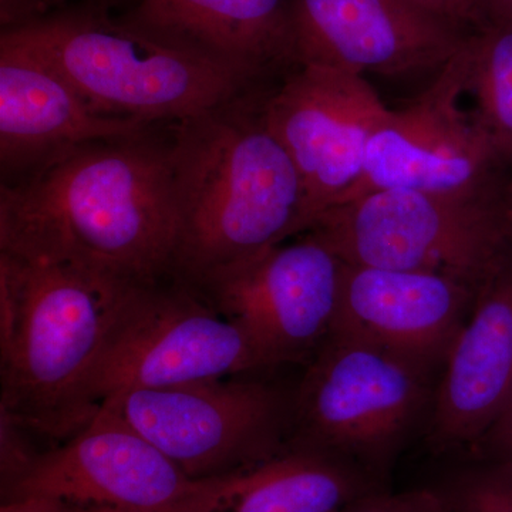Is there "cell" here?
Returning a JSON list of instances; mask_svg holds the SVG:
<instances>
[{
  "mask_svg": "<svg viewBox=\"0 0 512 512\" xmlns=\"http://www.w3.org/2000/svg\"><path fill=\"white\" fill-rule=\"evenodd\" d=\"M170 136L87 144L37 173L0 183V252L67 266L107 285L173 281Z\"/></svg>",
  "mask_w": 512,
  "mask_h": 512,
  "instance_id": "obj_1",
  "label": "cell"
},
{
  "mask_svg": "<svg viewBox=\"0 0 512 512\" xmlns=\"http://www.w3.org/2000/svg\"><path fill=\"white\" fill-rule=\"evenodd\" d=\"M245 94L170 124L177 244L173 281L195 288L308 229L301 177Z\"/></svg>",
  "mask_w": 512,
  "mask_h": 512,
  "instance_id": "obj_2",
  "label": "cell"
},
{
  "mask_svg": "<svg viewBox=\"0 0 512 512\" xmlns=\"http://www.w3.org/2000/svg\"><path fill=\"white\" fill-rule=\"evenodd\" d=\"M128 288L0 252L3 423L63 443L96 417L90 380Z\"/></svg>",
  "mask_w": 512,
  "mask_h": 512,
  "instance_id": "obj_3",
  "label": "cell"
},
{
  "mask_svg": "<svg viewBox=\"0 0 512 512\" xmlns=\"http://www.w3.org/2000/svg\"><path fill=\"white\" fill-rule=\"evenodd\" d=\"M109 8L97 0L63 6L2 30L0 42L55 69L101 113L153 126L268 90L195 47L113 18Z\"/></svg>",
  "mask_w": 512,
  "mask_h": 512,
  "instance_id": "obj_4",
  "label": "cell"
},
{
  "mask_svg": "<svg viewBox=\"0 0 512 512\" xmlns=\"http://www.w3.org/2000/svg\"><path fill=\"white\" fill-rule=\"evenodd\" d=\"M441 369L366 340L330 333L296 384L289 446L319 448L384 483L429 424Z\"/></svg>",
  "mask_w": 512,
  "mask_h": 512,
  "instance_id": "obj_5",
  "label": "cell"
},
{
  "mask_svg": "<svg viewBox=\"0 0 512 512\" xmlns=\"http://www.w3.org/2000/svg\"><path fill=\"white\" fill-rule=\"evenodd\" d=\"M510 188L483 194L367 192L308 231L349 265L440 272L478 286L510 248Z\"/></svg>",
  "mask_w": 512,
  "mask_h": 512,
  "instance_id": "obj_6",
  "label": "cell"
},
{
  "mask_svg": "<svg viewBox=\"0 0 512 512\" xmlns=\"http://www.w3.org/2000/svg\"><path fill=\"white\" fill-rule=\"evenodd\" d=\"M261 375L134 390L100 409L119 414L195 480L237 476L291 443L296 384Z\"/></svg>",
  "mask_w": 512,
  "mask_h": 512,
  "instance_id": "obj_7",
  "label": "cell"
},
{
  "mask_svg": "<svg viewBox=\"0 0 512 512\" xmlns=\"http://www.w3.org/2000/svg\"><path fill=\"white\" fill-rule=\"evenodd\" d=\"M247 332L175 281L134 286L121 295L90 380L96 412L134 390L271 373Z\"/></svg>",
  "mask_w": 512,
  "mask_h": 512,
  "instance_id": "obj_8",
  "label": "cell"
},
{
  "mask_svg": "<svg viewBox=\"0 0 512 512\" xmlns=\"http://www.w3.org/2000/svg\"><path fill=\"white\" fill-rule=\"evenodd\" d=\"M239 476L195 480L119 414L100 409L79 433L33 453L2 480V501L53 498L92 512H222Z\"/></svg>",
  "mask_w": 512,
  "mask_h": 512,
  "instance_id": "obj_9",
  "label": "cell"
},
{
  "mask_svg": "<svg viewBox=\"0 0 512 512\" xmlns=\"http://www.w3.org/2000/svg\"><path fill=\"white\" fill-rule=\"evenodd\" d=\"M463 93L466 69L458 50L429 92L406 110L390 111L370 138L359 180L339 204L379 190L437 194L508 190L510 165L474 117L458 106Z\"/></svg>",
  "mask_w": 512,
  "mask_h": 512,
  "instance_id": "obj_10",
  "label": "cell"
},
{
  "mask_svg": "<svg viewBox=\"0 0 512 512\" xmlns=\"http://www.w3.org/2000/svg\"><path fill=\"white\" fill-rule=\"evenodd\" d=\"M302 235L191 289L241 326L275 369L306 365L338 316L345 262L316 235Z\"/></svg>",
  "mask_w": 512,
  "mask_h": 512,
  "instance_id": "obj_11",
  "label": "cell"
},
{
  "mask_svg": "<svg viewBox=\"0 0 512 512\" xmlns=\"http://www.w3.org/2000/svg\"><path fill=\"white\" fill-rule=\"evenodd\" d=\"M262 111L301 177L309 229L359 180L370 138L392 110L363 76L296 66L264 94Z\"/></svg>",
  "mask_w": 512,
  "mask_h": 512,
  "instance_id": "obj_12",
  "label": "cell"
},
{
  "mask_svg": "<svg viewBox=\"0 0 512 512\" xmlns=\"http://www.w3.org/2000/svg\"><path fill=\"white\" fill-rule=\"evenodd\" d=\"M298 66L407 76L444 66L466 30L406 0H293Z\"/></svg>",
  "mask_w": 512,
  "mask_h": 512,
  "instance_id": "obj_13",
  "label": "cell"
},
{
  "mask_svg": "<svg viewBox=\"0 0 512 512\" xmlns=\"http://www.w3.org/2000/svg\"><path fill=\"white\" fill-rule=\"evenodd\" d=\"M512 397V244L477 286L473 309L441 369L427 444L470 450Z\"/></svg>",
  "mask_w": 512,
  "mask_h": 512,
  "instance_id": "obj_14",
  "label": "cell"
},
{
  "mask_svg": "<svg viewBox=\"0 0 512 512\" xmlns=\"http://www.w3.org/2000/svg\"><path fill=\"white\" fill-rule=\"evenodd\" d=\"M157 126L109 116L66 79L19 47L0 42V168L16 183L77 148Z\"/></svg>",
  "mask_w": 512,
  "mask_h": 512,
  "instance_id": "obj_15",
  "label": "cell"
},
{
  "mask_svg": "<svg viewBox=\"0 0 512 512\" xmlns=\"http://www.w3.org/2000/svg\"><path fill=\"white\" fill-rule=\"evenodd\" d=\"M477 286L440 272L345 262L333 332L443 369L473 309Z\"/></svg>",
  "mask_w": 512,
  "mask_h": 512,
  "instance_id": "obj_16",
  "label": "cell"
},
{
  "mask_svg": "<svg viewBox=\"0 0 512 512\" xmlns=\"http://www.w3.org/2000/svg\"><path fill=\"white\" fill-rule=\"evenodd\" d=\"M292 8L293 0H136L123 18L271 89L298 66Z\"/></svg>",
  "mask_w": 512,
  "mask_h": 512,
  "instance_id": "obj_17",
  "label": "cell"
},
{
  "mask_svg": "<svg viewBox=\"0 0 512 512\" xmlns=\"http://www.w3.org/2000/svg\"><path fill=\"white\" fill-rule=\"evenodd\" d=\"M384 483L348 458L289 446L238 477L222 512H343Z\"/></svg>",
  "mask_w": 512,
  "mask_h": 512,
  "instance_id": "obj_18",
  "label": "cell"
},
{
  "mask_svg": "<svg viewBox=\"0 0 512 512\" xmlns=\"http://www.w3.org/2000/svg\"><path fill=\"white\" fill-rule=\"evenodd\" d=\"M474 120L493 140L512 171V23H488L467 36L460 49Z\"/></svg>",
  "mask_w": 512,
  "mask_h": 512,
  "instance_id": "obj_19",
  "label": "cell"
},
{
  "mask_svg": "<svg viewBox=\"0 0 512 512\" xmlns=\"http://www.w3.org/2000/svg\"><path fill=\"white\" fill-rule=\"evenodd\" d=\"M434 490L454 512H512V464L471 457Z\"/></svg>",
  "mask_w": 512,
  "mask_h": 512,
  "instance_id": "obj_20",
  "label": "cell"
},
{
  "mask_svg": "<svg viewBox=\"0 0 512 512\" xmlns=\"http://www.w3.org/2000/svg\"><path fill=\"white\" fill-rule=\"evenodd\" d=\"M343 512H454L434 488L390 493L386 488L355 501Z\"/></svg>",
  "mask_w": 512,
  "mask_h": 512,
  "instance_id": "obj_21",
  "label": "cell"
},
{
  "mask_svg": "<svg viewBox=\"0 0 512 512\" xmlns=\"http://www.w3.org/2000/svg\"><path fill=\"white\" fill-rule=\"evenodd\" d=\"M468 451L471 457L512 464V397L490 429Z\"/></svg>",
  "mask_w": 512,
  "mask_h": 512,
  "instance_id": "obj_22",
  "label": "cell"
},
{
  "mask_svg": "<svg viewBox=\"0 0 512 512\" xmlns=\"http://www.w3.org/2000/svg\"><path fill=\"white\" fill-rule=\"evenodd\" d=\"M416 8L433 13L458 28L478 30L485 25L480 0H406Z\"/></svg>",
  "mask_w": 512,
  "mask_h": 512,
  "instance_id": "obj_23",
  "label": "cell"
},
{
  "mask_svg": "<svg viewBox=\"0 0 512 512\" xmlns=\"http://www.w3.org/2000/svg\"><path fill=\"white\" fill-rule=\"evenodd\" d=\"M59 9V0H0L2 30L19 28Z\"/></svg>",
  "mask_w": 512,
  "mask_h": 512,
  "instance_id": "obj_24",
  "label": "cell"
},
{
  "mask_svg": "<svg viewBox=\"0 0 512 512\" xmlns=\"http://www.w3.org/2000/svg\"><path fill=\"white\" fill-rule=\"evenodd\" d=\"M0 512H92L53 498L28 497L2 501Z\"/></svg>",
  "mask_w": 512,
  "mask_h": 512,
  "instance_id": "obj_25",
  "label": "cell"
},
{
  "mask_svg": "<svg viewBox=\"0 0 512 512\" xmlns=\"http://www.w3.org/2000/svg\"><path fill=\"white\" fill-rule=\"evenodd\" d=\"M480 6L485 25L512 23V0H480Z\"/></svg>",
  "mask_w": 512,
  "mask_h": 512,
  "instance_id": "obj_26",
  "label": "cell"
},
{
  "mask_svg": "<svg viewBox=\"0 0 512 512\" xmlns=\"http://www.w3.org/2000/svg\"><path fill=\"white\" fill-rule=\"evenodd\" d=\"M60 2V8H63L64 5H66L67 2H70V0H59ZM97 2H103L106 3V5H113V3H120L123 2V0H97Z\"/></svg>",
  "mask_w": 512,
  "mask_h": 512,
  "instance_id": "obj_27",
  "label": "cell"
},
{
  "mask_svg": "<svg viewBox=\"0 0 512 512\" xmlns=\"http://www.w3.org/2000/svg\"><path fill=\"white\" fill-rule=\"evenodd\" d=\"M510 238L512 244V195H511V207H510Z\"/></svg>",
  "mask_w": 512,
  "mask_h": 512,
  "instance_id": "obj_28",
  "label": "cell"
},
{
  "mask_svg": "<svg viewBox=\"0 0 512 512\" xmlns=\"http://www.w3.org/2000/svg\"><path fill=\"white\" fill-rule=\"evenodd\" d=\"M510 192H511V195H512V180H511V185H510Z\"/></svg>",
  "mask_w": 512,
  "mask_h": 512,
  "instance_id": "obj_29",
  "label": "cell"
}]
</instances>
